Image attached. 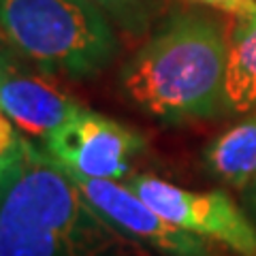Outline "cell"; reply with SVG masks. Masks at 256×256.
<instances>
[{
	"mask_svg": "<svg viewBox=\"0 0 256 256\" xmlns=\"http://www.w3.org/2000/svg\"><path fill=\"white\" fill-rule=\"evenodd\" d=\"M132 242L30 141L0 169V256H124Z\"/></svg>",
	"mask_w": 256,
	"mask_h": 256,
	"instance_id": "1",
	"label": "cell"
},
{
	"mask_svg": "<svg viewBox=\"0 0 256 256\" xmlns=\"http://www.w3.org/2000/svg\"><path fill=\"white\" fill-rule=\"evenodd\" d=\"M228 38L201 13H178L122 70V88L152 116L182 122L226 109Z\"/></svg>",
	"mask_w": 256,
	"mask_h": 256,
	"instance_id": "2",
	"label": "cell"
},
{
	"mask_svg": "<svg viewBox=\"0 0 256 256\" xmlns=\"http://www.w3.org/2000/svg\"><path fill=\"white\" fill-rule=\"evenodd\" d=\"M0 38L38 66L90 77L114 60V24L90 0H0Z\"/></svg>",
	"mask_w": 256,
	"mask_h": 256,
	"instance_id": "3",
	"label": "cell"
},
{
	"mask_svg": "<svg viewBox=\"0 0 256 256\" xmlns=\"http://www.w3.org/2000/svg\"><path fill=\"white\" fill-rule=\"evenodd\" d=\"M126 184L186 233L220 244L239 256H256V226L228 194L220 190L194 192L154 175H132Z\"/></svg>",
	"mask_w": 256,
	"mask_h": 256,
	"instance_id": "4",
	"label": "cell"
},
{
	"mask_svg": "<svg viewBox=\"0 0 256 256\" xmlns=\"http://www.w3.org/2000/svg\"><path fill=\"white\" fill-rule=\"evenodd\" d=\"M146 148L143 137L92 109H79L43 141V150L64 171L92 180H124L130 160Z\"/></svg>",
	"mask_w": 256,
	"mask_h": 256,
	"instance_id": "5",
	"label": "cell"
},
{
	"mask_svg": "<svg viewBox=\"0 0 256 256\" xmlns=\"http://www.w3.org/2000/svg\"><path fill=\"white\" fill-rule=\"evenodd\" d=\"M68 178L75 182L86 201L126 237L148 244L166 256H212L210 242L190 235L164 220L128 184H120L116 180L82 178L75 173H68Z\"/></svg>",
	"mask_w": 256,
	"mask_h": 256,
	"instance_id": "6",
	"label": "cell"
},
{
	"mask_svg": "<svg viewBox=\"0 0 256 256\" xmlns=\"http://www.w3.org/2000/svg\"><path fill=\"white\" fill-rule=\"evenodd\" d=\"M0 109L18 130L45 141L84 105L43 77L9 70L0 86Z\"/></svg>",
	"mask_w": 256,
	"mask_h": 256,
	"instance_id": "7",
	"label": "cell"
},
{
	"mask_svg": "<svg viewBox=\"0 0 256 256\" xmlns=\"http://www.w3.org/2000/svg\"><path fill=\"white\" fill-rule=\"evenodd\" d=\"M203 160L210 173L228 186H252L256 182V116L216 137Z\"/></svg>",
	"mask_w": 256,
	"mask_h": 256,
	"instance_id": "8",
	"label": "cell"
},
{
	"mask_svg": "<svg viewBox=\"0 0 256 256\" xmlns=\"http://www.w3.org/2000/svg\"><path fill=\"white\" fill-rule=\"evenodd\" d=\"M226 109H256V18L237 20L228 36L226 64Z\"/></svg>",
	"mask_w": 256,
	"mask_h": 256,
	"instance_id": "9",
	"label": "cell"
},
{
	"mask_svg": "<svg viewBox=\"0 0 256 256\" xmlns=\"http://www.w3.org/2000/svg\"><path fill=\"white\" fill-rule=\"evenodd\" d=\"M116 24L132 36H141L152 20V0H90Z\"/></svg>",
	"mask_w": 256,
	"mask_h": 256,
	"instance_id": "10",
	"label": "cell"
},
{
	"mask_svg": "<svg viewBox=\"0 0 256 256\" xmlns=\"http://www.w3.org/2000/svg\"><path fill=\"white\" fill-rule=\"evenodd\" d=\"M201 4H207L212 9L235 15L237 20L256 18V0H196Z\"/></svg>",
	"mask_w": 256,
	"mask_h": 256,
	"instance_id": "11",
	"label": "cell"
},
{
	"mask_svg": "<svg viewBox=\"0 0 256 256\" xmlns=\"http://www.w3.org/2000/svg\"><path fill=\"white\" fill-rule=\"evenodd\" d=\"M9 70H11V68H9V64H6V62H4L2 58H0V86H2V82H4V77H6V75H9Z\"/></svg>",
	"mask_w": 256,
	"mask_h": 256,
	"instance_id": "12",
	"label": "cell"
},
{
	"mask_svg": "<svg viewBox=\"0 0 256 256\" xmlns=\"http://www.w3.org/2000/svg\"><path fill=\"white\" fill-rule=\"evenodd\" d=\"M252 186H254V192H256V182H254V184H252Z\"/></svg>",
	"mask_w": 256,
	"mask_h": 256,
	"instance_id": "13",
	"label": "cell"
}]
</instances>
